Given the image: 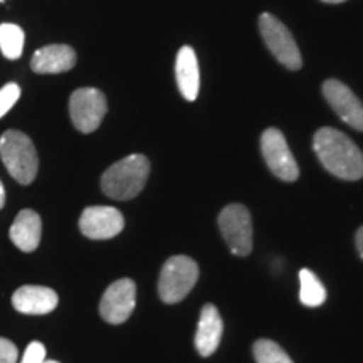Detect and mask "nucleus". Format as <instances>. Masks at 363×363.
<instances>
[{"instance_id": "1", "label": "nucleus", "mask_w": 363, "mask_h": 363, "mask_svg": "<svg viewBox=\"0 0 363 363\" xmlns=\"http://www.w3.org/2000/svg\"><path fill=\"white\" fill-rule=\"evenodd\" d=\"M313 150L330 174L343 180L363 177V153L347 135L335 128H320L313 138Z\"/></svg>"}, {"instance_id": "2", "label": "nucleus", "mask_w": 363, "mask_h": 363, "mask_svg": "<svg viewBox=\"0 0 363 363\" xmlns=\"http://www.w3.org/2000/svg\"><path fill=\"white\" fill-rule=\"evenodd\" d=\"M148 175V158L135 153L113 163L110 169L104 172L101 177V189L108 197L115 201H130L145 189Z\"/></svg>"}, {"instance_id": "3", "label": "nucleus", "mask_w": 363, "mask_h": 363, "mask_svg": "<svg viewBox=\"0 0 363 363\" xmlns=\"http://www.w3.org/2000/svg\"><path fill=\"white\" fill-rule=\"evenodd\" d=\"M0 158L13 180L33 184L38 177L39 157L33 140L19 130H7L0 136Z\"/></svg>"}, {"instance_id": "4", "label": "nucleus", "mask_w": 363, "mask_h": 363, "mask_svg": "<svg viewBox=\"0 0 363 363\" xmlns=\"http://www.w3.org/2000/svg\"><path fill=\"white\" fill-rule=\"evenodd\" d=\"M199 279V266L189 256H172L165 261L160 279H158V294L167 305H174L192 291Z\"/></svg>"}, {"instance_id": "5", "label": "nucleus", "mask_w": 363, "mask_h": 363, "mask_svg": "<svg viewBox=\"0 0 363 363\" xmlns=\"http://www.w3.org/2000/svg\"><path fill=\"white\" fill-rule=\"evenodd\" d=\"M222 238L234 256L246 257L252 251V219L249 211L240 203H230L219 214Z\"/></svg>"}, {"instance_id": "6", "label": "nucleus", "mask_w": 363, "mask_h": 363, "mask_svg": "<svg viewBox=\"0 0 363 363\" xmlns=\"http://www.w3.org/2000/svg\"><path fill=\"white\" fill-rule=\"evenodd\" d=\"M259 29L267 49H269L272 56L278 59L281 65L293 71L301 67L303 59L301 54H299L296 40H294L291 33H289L288 27L283 22L276 19L272 13L264 12L259 17Z\"/></svg>"}, {"instance_id": "7", "label": "nucleus", "mask_w": 363, "mask_h": 363, "mask_svg": "<svg viewBox=\"0 0 363 363\" xmlns=\"http://www.w3.org/2000/svg\"><path fill=\"white\" fill-rule=\"evenodd\" d=\"M108 111L106 96L96 88H79L69 98V115L72 125L81 133H93L101 125Z\"/></svg>"}, {"instance_id": "8", "label": "nucleus", "mask_w": 363, "mask_h": 363, "mask_svg": "<svg viewBox=\"0 0 363 363\" xmlns=\"http://www.w3.org/2000/svg\"><path fill=\"white\" fill-rule=\"evenodd\" d=\"M261 150L267 167L278 179L284 182H294L298 179V163L294 160L284 135L278 128H267L262 133Z\"/></svg>"}, {"instance_id": "9", "label": "nucleus", "mask_w": 363, "mask_h": 363, "mask_svg": "<svg viewBox=\"0 0 363 363\" xmlns=\"http://www.w3.org/2000/svg\"><path fill=\"white\" fill-rule=\"evenodd\" d=\"M135 305L136 284L128 278L118 279L104 291L99 303V315L106 323L121 325L131 316Z\"/></svg>"}, {"instance_id": "10", "label": "nucleus", "mask_w": 363, "mask_h": 363, "mask_svg": "<svg viewBox=\"0 0 363 363\" xmlns=\"http://www.w3.org/2000/svg\"><path fill=\"white\" fill-rule=\"evenodd\" d=\"M125 217L115 207H86L79 217L81 234L93 240L113 239L123 230Z\"/></svg>"}, {"instance_id": "11", "label": "nucleus", "mask_w": 363, "mask_h": 363, "mask_svg": "<svg viewBox=\"0 0 363 363\" xmlns=\"http://www.w3.org/2000/svg\"><path fill=\"white\" fill-rule=\"evenodd\" d=\"M323 94L345 123L363 131V104L347 84L338 79H326L323 83Z\"/></svg>"}, {"instance_id": "12", "label": "nucleus", "mask_w": 363, "mask_h": 363, "mask_svg": "<svg viewBox=\"0 0 363 363\" xmlns=\"http://www.w3.org/2000/svg\"><path fill=\"white\" fill-rule=\"evenodd\" d=\"M57 303V293L45 286H22L12 296L13 308L22 315H48L56 310Z\"/></svg>"}, {"instance_id": "13", "label": "nucleus", "mask_w": 363, "mask_h": 363, "mask_svg": "<svg viewBox=\"0 0 363 363\" xmlns=\"http://www.w3.org/2000/svg\"><path fill=\"white\" fill-rule=\"evenodd\" d=\"M76 51L67 44H51L40 48L30 59V67L38 74H59L76 66Z\"/></svg>"}, {"instance_id": "14", "label": "nucleus", "mask_w": 363, "mask_h": 363, "mask_svg": "<svg viewBox=\"0 0 363 363\" xmlns=\"http://www.w3.org/2000/svg\"><path fill=\"white\" fill-rule=\"evenodd\" d=\"M11 240L21 251L33 252L38 249L43 235V220L38 212L33 208H24L17 214L16 220L11 225Z\"/></svg>"}, {"instance_id": "15", "label": "nucleus", "mask_w": 363, "mask_h": 363, "mask_svg": "<svg viewBox=\"0 0 363 363\" xmlns=\"http://www.w3.org/2000/svg\"><path fill=\"white\" fill-rule=\"evenodd\" d=\"M175 74L179 89L187 101H195L201 88V71H199V61L194 49L184 45L177 54Z\"/></svg>"}, {"instance_id": "16", "label": "nucleus", "mask_w": 363, "mask_h": 363, "mask_svg": "<svg viewBox=\"0 0 363 363\" xmlns=\"http://www.w3.org/2000/svg\"><path fill=\"white\" fill-rule=\"evenodd\" d=\"M222 338V318L214 305H206L201 311L197 333H195V348L202 357H211L217 350Z\"/></svg>"}, {"instance_id": "17", "label": "nucleus", "mask_w": 363, "mask_h": 363, "mask_svg": "<svg viewBox=\"0 0 363 363\" xmlns=\"http://www.w3.org/2000/svg\"><path fill=\"white\" fill-rule=\"evenodd\" d=\"M326 299V289L318 279V276L310 269L299 271V301L308 308L321 306Z\"/></svg>"}, {"instance_id": "18", "label": "nucleus", "mask_w": 363, "mask_h": 363, "mask_svg": "<svg viewBox=\"0 0 363 363\" xmlns=\"http://www.w3.org/2000/svg\"><path fill=\"white\" fill-rule=\"evenodd\" d=\"M26 34L19 26L2 24L0 26V49L7 59H19L24 51Z\"/></svg>"}, {"instance_id": "19", "label": "nucleus", "mask_w": 363, "mask_h": 363, "mask_svg": "<svg viewBox=\"0 0 363 363\" xmlns=\"http://www.w3.org/2000/svg\"><path fill=\"white\" fill-rule=\"evenodd\" d=\"M256 363H293L288 353L272 340H257L252 347Z\"/></svg>"}, {"instance_id": "20", "label": "nucleus", "mask_w": 363, "mask_h": 363, "mask_svg": "<svg viewBox=\"0 0 363 363\" xmlns=\"http://www.w3.org/2000/svg\"><path fill=\"white\" fill-rule=\"evenodd\" d=\"M21 98L19 84L9 83L0 89V118H4L9 111L12 110L13 104Z\"/></svg>"}, {"instance_id": "21", "label": "nucleus", "mask_w": 363, "mask_h": 363, "mask_svg": "<svg viewBox=\"0 0 363 363\" xmlns=\"http://www.w3.org/2000/svg\"><path fill=\"white\" fill-rule=\"evenodd\" d=\"M45 360V347L40 342H33L26 348L24 357L21 363H44Z\"/></svg>"}, {"instance_id": "22", "label": "nucleus", "mask_w": 363, "mask_h": 363, "mask_svg": "<svg viewBox=\"0 0 363 363\" xmlns=\"http://www.w3.org/2000/svg\"><path fill=\"white\" fill-rule=\"evenodd\" d=\"M19 350L11 340L0 337V363H17Z\"/></svg>"}, {"instance_id": "23", "label": "nucleus", "mask_w": 363, "mask_h": 363, "mask_svg": "<svg viewBox=\"0 0 363 363\" xmlns=\"http://www.w3.org/2000/svg\"><path fill=\"white\" fill-rule=\"evenodd\" d=\"M355 246H357V251L360 254V257L363 259V225L360 229L357 230V235H355Z\"/></svg>"}, {"instance_id": "24", "label": "nucleus", "mask_w": 363, "mask_h": 363, "mask_svg": "<svg viewBox=\"0 0 363 363\" xmlns=\"http://www.w3.org/2000/svg\"><path fill=\"white\" fill-rule=\"evenodd\" d=\"M6 206V189H4L2 180H0V208H4Z\"/></svg>"}, {"instance_id": "25", "label": "nucleus", "mask_w": 363, "mask_h": 363, "mask_svg": "<svg viewBox=\"0 0 363 363\" xmlns=\"http://www.w3.org/2000/svg\"><path fill=\"white\" fill-rule=\"evenodd\" d=\"M326 4H340V2H347V0H323Z\"/></svg>"}, {"instance_id": "26", "label": "nucleus", "mask_w": 363, "mask_h": 363, "mask_svg": "<svg viewBox=\"0 0 363 363\" xmlns=\"http://www.w3.org/2000/svg\"><path fill=\"white\" fill-rule=\"evenodd\" d=\"M44 363H59V362H56V360H44Z\"/></svg>"}, {"instance_id": "27", "label": "nucleus", "mask_w": 363, "mask_h": 363, "mask_svg": "<svg viewBox=\"0 0 363 363\" xmlns=\"http://www.w3.org/2000/svg\"><path fill=\"white\" fill-rule=\"evenodd\" d=\"M0 2H4V0H0Z\"/></svg>"}]
</instances>
